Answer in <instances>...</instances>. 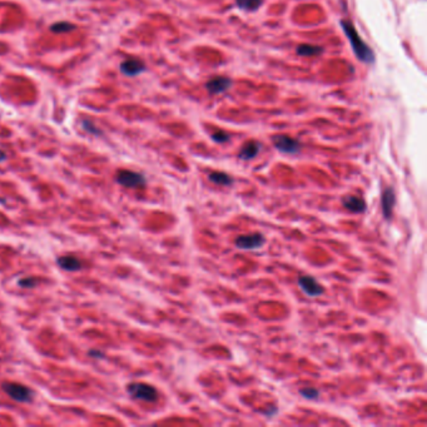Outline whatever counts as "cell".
Instances as JSON below:
<instances>
[{
  "label": "cell",
  "instance_id": "12",
  "mask_svg": "<svg viewBox=\"0 0 427 427\" xmlns=\"http://www.w3.org/2000/svg\"><path fill=\"white\" fill-rule=\"evenodd\" d=\"M56 264L67 272H77L82 270V262L74 256H60L56 258Z\"/></svg>",
  "mask_w": 427,
  "mask_h": 427
},
{
  "label": "cell",
  "instance_id": "23",
  "mask_svg": "<svg viewBox=\"0 0 427 427\" xmlns=\"http://www.w3.org/2000/svg\"><path fill=\"white\" fill-rule=\"evenodd\" d=\"M6 159V153L4 152L3 149H0V162H3V160Z\"/></svg>",
  "mask_w": 427,
  "mask_h": 427
},
{
  "label": "cell",
  "instance_id": "15",
  "mask_svg": "<svg viewBox=\"0 0 427 427\" xmlns=\"http://www.w3.org/2000/svg\"><path fill=\"white\" fill-rule=\"evenodd\" d=\"M264 0H236V5L244 11H257L262 5Z\"/></svg>",
  "mask_w": 427,
  "mask_h": 427
},
{
  "label": "cell",
  "instance_id": "5",
  "mask_svg": "<svg viewBox=\"0 0 427 427\" xmlns=\"http://www.w3.org/2000/svg\"><path fill=\"white\" fill-rule=\"evenodd\" d=\"M273 145L280 150L281 153H287V154H296L301 150V144L297 139L292 138L289 136H283L277 134L272 137Z\"/></svg>",
  "mask_w": 427,
  "mask_h": 427
},
{
  "label": "cell",
  "instance_id": "20",
  "mask_svg": "<svg viewBox=\"0 0 427 427\" xmlns=\"http://www.w3.org/2000/svg\"><path fill=\"white\" fill-rule=\"evenodd\" d=\"M212 139H213L214 142H217V143H225V142L230 141V134H227L226 132H216V133L212 136Z\"/></svg>",
  "mask_w": 427,
  "mask_h": 427
},
{
  "label": "cell",
  "instance_id": "11",
  "mask_svg": "<svg viewBox=\"0 0 427 427\" xmlns=\"http://www.w3.org/2000/svg\"><path fill=\"white\" fill-rule=\"evenodd\" d=\"M396 195L395 190L391 187L386 188L382 194V212H383V217L386 219L391 218V214H392L393 206H395L396 202Z\"/></svg>",
  "mask_w": 427,
  "mask_h": 427
},
{
  "label": "cell",
  "instance_id": "14",
  "mask_svg": "<svg viewBox=\"0 0 427 427\" xmlns=\"http://www.w3.org/2000/svg\"><path fill=\"white\" fill-rule=\"evenodd\" d=\"M208 179L212 183L218 186H232L235 182L232 177L225 172H212L208 176Z\"/></svg>",
  "mask_w": 427,
  "mask_h": 427
},
{
  "label": "cell",
  "instance_id": "7",
  "mask_svg": "<svg viewBox=\"0 0 427 427\" xmlns=\"http://www.w3.org/2000/svg\"><path fill=\"white\" fill-rule=\"evenodd\" d=\"M297 283H298V287L301 288V291L310 297H318L325 292L323 287L311 276H302V277L298 278Z\"/></svg>",
  "mask_w": 427,
  "mask_h": 427
},
{
  "label": "cell",
  "instance_id": "1",
  "mask_svg": "<svg viewBox=\"0 0 427 427\" xmlns=\"http://www.w3.org/2000/svg\"><path fill=\"white\" fill-rule=\"evenodd\" d=\"M341 27L342 29H343L346 37H347L348 40H350L351 47H352L356 56H357L362 63H369V64H372V63L375 62L374 50H372V49L370 48L365 42H363V39L361 38V35L358 34V32L356 30V28L353 27L352 23H351L350 20L342 19Z\"/></svg>",
  "mask_w": 427,
  "mask_h": 427
},
{
  "label": "cell",
  "instance_id": "13",
  "mask_svg": "<svg viewBox=\"0 0 427 427\" xmlns=\"http://www.w3.org/2000/svg\"><path fill=\"white\" fill-rule=\"evenodd\" d=\"M259 150H261V143H259V142H247L246 144L240 148L239 153H238V157L243 160L253 159V158L258 154Z\"/></svg>",
  "mask_w": 427,
  "mask_h": 427
},
{
  "label": "cell",
  "instance_id": "21",
  "mask_svg": "<svg viewBox=\"0 0 427 427\" xmlns=\"http://www.w3.org/2000/svg\"><path fill=\"white\" fill-rule=\"evenodd\" d=\"M82 126H83L84 131L89 132V133L92 134H95V136H100V131H99L98 128H96L95 126H94V123H92V122H88V120H84L83 123H82Z\"/></svg>",
  "mask_w": 427,
  "mask_h": 427
},
{
  "label": "cell",
  "instance_id": "4",
  "mask_svg": "<svg viewBox=\"0 0 427 427\" xmlns=\"http://www.w3.org/2000/svg\"><path fill=\"white\" fill-rule=\"evenodd\" d=\"M115 179H117V182L120 186H123L126 188L143 187L147 183L143 174L137 173V172L133 171H127V169L118 172Z\"/></svg>",
  "mask_w": 427,
  "mask_h": 427
},
{
  "label": "cell",
  "instance_id": "3",
  "mask_svg": "<svg viewBox=\"0 0 427 427\" xmlns=\"http://www.w3.org/2000/svg\"><path fill=\"white\" fill-rule=\"evenodd\" d=\"M1 388L9 397L13 398L16 402H30L32 401V390L24 384L15 383V382H4L1 384Z\"/></svg>",
  "mask_w": 427,
  "mask_h": 427
},
{
  "label": "cell",
  "instance_id": "9",
  "mask_svg": "<svg viewBox=\"0 0 427 427\" xmlns=\"http://www.w3.org/2000/svg\"><path fill=\"white\" fill-rule=\"evenodd\" d=\"M145 70V64L136 58L127 59L120 64V72L127 77H137Z\"/></svg>",
  "mask_w": 427,
  "mask_h": 427
},
{
  "label": "cell",
  "instance_id": "19",
  "mask_svg": "<svg viewBox=\"0 0 427 427\" xmlns=\"http://www.w3.org/2000/svg\"><path fill=\"white\" fill-rule=\"evenodd\" d=\"M38 282H39V281H38L35 277H27L19 281L18 285L20 287H23V288H32V287L37 286Z\"/></svg>",
  "mask_w": 427,
  "mask_h": 427
},
{
  "label": "cell",
  "instance_id": "17",
  "mask_svg": "<svg viewBox=\"0 0 427 427\" xmlns=\"http://www.w3.org/2000/svg\"><path fill=\"white\" fill-rule=\"evenodd\" d=\"M75 29V25L70 24L68 22H58L50 27V30L55 34H60V33H69Z\"/></svg>",
  "mask_w": 427,
  "mask_h": 427
},
{
  "label": "cell",
  "instance_id": "6",
  "mask_svg": "<svg viewBox=\"0 0 427 427\" xmlns=\"http://www.w3.org/2000/svg\"><path fill=\"white\" fill-rule=\"evenodd\" d=\"M236 246L239 249H257L261 248L266 243V238L262 233H249V235H243L237 237L236 239Z\"/></svg>",
  "mask_w": 427,
  "mask_h": 427
},
{
  "label": "cell",
  "instance_id": "10",
  "mask_svg": "<svg viewBox=\"0 0 427 427\" xmlns=\"http://www.w3.org/2000/svg\"><path fill=\"white\" fill-rule=\"evenodd\" d=\"M342 204L344 208H347L350 212L353 213H362L366 211V202L361 197H356V195H346L342 198Z\"/></svg>",
  "mask_w": 427,
  "mask_h": 427
},
{
  "label": "cell",
  "instance_id": "22",
  "mask_svg": "<svg viewBox=\"0 0 427 427\" xmlns=\"http://www.w3.org/2000/svg\"><path fill=\"white\" fill-rule=\"evenodd\" d=\"M89 356H92V357H94V358H101L103 357V353H101L100 351L92 350V351H89Z\"/></svg>",
  "mask_w": 427,
  "mask_h": 427
},
{
  "label": "cell",
  "instance_id": "2",
  "mask_svg": "<svg viewBox=\"0 0 427 427\" xmlns=\"http://www.w3.org/2000/svg\"><path fill=\"white\" fill-rule=\"evenodd\" d=\"M129 396L134 400L145 401V402H154L158 398V391L153 386L142 382H133L127 387Z\"/></svg>",
  "mask_w": 427,
  "mask_h": 427
},
{
  "label": "cell",
  "instance_id": "8",
  "mask_svg": "<svg viewBox=\"0 0 427 427\" xmlns=\"http://www.w3.org/2000/svg\"><path fill=\"white\" fill-rule=\"evenodd\" d=\"M232 86V80L228 77H218L211 78L206 83V89L209 92V94H222L227 92Z\"/></svg>",
  "mask_w": 427,
  "mask_h": 427
},
{
  "label": "cell",
  "instance_id": "18",
  "mask_svg": "<svg viewBox=\"0 0 427 427\" xmlns=\"http://www.w3.org/2000/svg\"><path fill=\"white\" fill-rule=\"evenodd\" d=\"M299 392H301V395L303 396V397L308 398V400H315V398H317L318 396H320L318 390H316V388L313 387H304L302 388Z\"/></svg>",
  "mask_w": 427,
  "mask_h": 427
},
{
  "label": "cell",
  "instance_id": "16",
  "mask_svg": "<svg viewBox=\"0 0 427 427\" xmlns=\"http://www.w3.org/2000/svg\"><path fill=\"white\" fill-rule=\"evenodd\" d=\"M297 54L302 56H313L318 55L323 51L322 47L318 46H311V44H301V46L297 47L296 49Z\"/></svg>",
  "mask_w": 427,
  "mask_h": 427
}]
</instances>
